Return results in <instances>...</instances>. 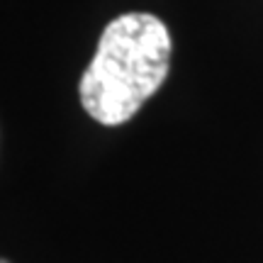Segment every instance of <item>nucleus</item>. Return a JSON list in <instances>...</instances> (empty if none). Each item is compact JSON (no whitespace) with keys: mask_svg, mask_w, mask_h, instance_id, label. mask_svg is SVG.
<instances>
[{"mask_svg":"<svg viewBox=\"0 0 263 263\" xmlns=\"http://www.w3.org/2000/svg\"><path fill=\"white\" fill-rule=\"evenodd\" d=\"M171 34L149 12H127L105 27L81 78V103L95 122L132 120L168 76Z\"/></svg>","mask_w":263,"mask_h":263,"instance_id":"f257e3e1","label":"nucleus"},{"mask_svg":"<svg viewBox=\"0 0 263 263\" xmlns=\"http://www.w3.org/2000/svg\"><path fill=\"white\" fill-rule=\"evenodd\" d=\"M0 263H8V261H3V258H0Z\"/></svg>","mask_w":263,"mask_h":263,"instance_id":"f03ea898","label":"nucleus"}]
</instances>
